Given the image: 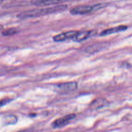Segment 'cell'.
Instances as JSON below:
<instances>
[{"instance_id": "6da1fadb", "label": "cell", "mask_w": 132, "mask_h": 132, "mask_svg": "<svg viewBox=\"0 0 132 132\" xmlns=\"http://www.w3.org/2000/svg\"><path fill=\"white\" fill-rule=\"evenodd\" d=\"M67 8V6L65 5H60L45 8L33 9L21 13L18 15V17L21 19L39 17L51 13L63 11L65 10Z\"/></svg>"}, {"instance_id": "7a4b0ae2", "label": "cell", "mask_w": 132, "mask_h": 132, "mask_svg": "<svg viewBox=\"0 0 132 132\" xmlns=\"http://www.w3.org/2000/svg\"><path fill=\"white\" fill-rule=\"evenodd\" d=\"M106 4H97L94 5H79L70 10V13L73 15H82L96 11L105 7Z\"/></svg>"}, {"instance_id": "3957f363", "label": "cell", "mask_w": 132, "mask_h": 132, "mask_svg": "<svg viewBox=\"0 0 132 132\" xmlns=\"http://www.w3.org/2000/svg\"><path fill=\"white\" fill-rule=\"evenodd\" d=\"M77 82L72 81L56 84L54 87L55 91L60 94H66L72 92L77 88Z\"/></svg>"}, {"instance_id": "277c9868", "label": "cell", "mask_w": 132, "mask_h": 132, "mask_svg": "<svg viewBox=\"0 0 132 132\" xmlns=\"http://www.w3.org/2000/svg\"><path fill=\"white\" fill-rule=\"evenodd\" d=\"M76 117L74 113H71L63 117L57 119L52 123V126L54 128H60L67 125L71 121Z\"/></svg>"}, {"instance_id": "5b68a950", "label": "cell", "mask_w": 132, "mask_h": 132, "mask_svg": "<svg viewBox=\"0 0 132 132\" xmlns=\"http://www.w3.org/2000/svg\"><path fill=\"white\" fill-rule=\"evenodd\" d=\"M77 32L78 31L71 30L61 33L53 37V40L55 42H61L68 39H73L76 35Z\"/></svg>"}, {"instance_id": "8992f818", "label": "cell", "mask_w": 132, "mask_h": 132, "mask_svg": "<svg viewBox=\"0 0 132 132\" xmlns=\"http://www.w3.org/2000/svg\"><path fill=\"white\" fill-rule=\"evenodd\" d=\"M108 103V101L106 98L100 97L94 100L90 104L89 106L92 109L96 110L107 106Z\"/></svg>"}, {"instance_id": "52a82bcc", "label": "cell", "mask_w": 132, "mask_h": 132, "mask_svg": "<svg viewBox=\"0 0 132 132\" xmlns=\"http://www.w3.org/2000/svg\"><path fill=\"white\" fill-rule=\"evenodd\" d=\"M69 2V0H35L32 4L37 6H46Z\"/></svg>"}, {"instance_id": "ba28073f", "label": "cell", "mask_w": 132, "mask_h": 132, "mask_svg": "<svg viewBox=\"0 0 132 132\" xmlns=\"http://www.w3.org/2000/svg\"><path fill=\"white\" fill-rule=\"evenodd\" d=\"M127 28V26L125 25H120L116 27H114L111 28L107 29L103 31L101 34L100 36H106V35H109L118 32L120 31H124Z\"/></svg>"}, {"instance_id": "9c48e42d", "label": "cell", "mask_w": 132, "mask_h": 132, "mask_svg": "<svg viewBox=\"0 0 132 132\" xmlns=\"http://www.w3.org/2000/svg\"><path fill=\"white\" fill-rule=\"evenodd\" d=\"M90 35L91 31H78L72 39L75 42H81L88 39Z\"/></svg>"}, {"instance_id": "30bf717a", "label": "cell", "mask_w": 132, "mask_h": 132, "mask_svg": "<svg viewBox=\"0 0 132 132\" xmlns=\"http://www.w3.org/2000/svg\"><path fill=\"white\" fill-rule=\"evenodd\" d=\"M16 32H17V30L16 29L9 28L3 31L2 32V34L3 36H11L14 34H16Z\"/></svg>"}, {"instance_id": "8fae6325", "label": "cell", "mask_w": 132, "mask_h": 132, "mask_svg": "<svg viewBox=\"0 0 132 132\" xmlns=\"http://www.w3.org/2000/svg\"><path fill=\"white\" fill-rule=\"evenodd\" d=\"M6 119H9V120H6V122L7 123H9V124H12V123H14V122H15L16 121V117L14 116H9L6 117Z\"/></svg>"}, {"instance_id": "7c38bea8", "label": "cell", "mask_w": 132, "mask_h": 132, "mask_svg": "<svg viewBox=\"0 0 132 132\" xmlns=\"http://www.w3.org/2000/svg\"><path fill=\"white\" fill-rule=\"evenodd\" d=\"M10 99L9 98H4V99H3L2 100L0 101V107L6 105V104H7L8 103H9L10 101Z\"/></svg>"}, {"instance_id": "4fadbf2b", "label": "cell", "mask_w": 132, "mask_h": 132, "mask_svg": "<svg viewBox=\"0 0 132 132\" xmlns=\"http://www.w3.org/2000/svg\"><path fill=\"white\" fill-rule=\"evenodd\" d=\"M2 28H3V26H2V25H0V30H1Z\"/></svg>"}, {"instance_id": "5bb4252c", "label": "cell", "mask_w": 132, "mask_h": 132, "mask_svg": "<svg viewBox=\"0 0 132 132\" xmlns=\"http://www.w3.org/2000/svg\"><path fill=\"white\" fill-rule=\"evenodd\" d=\"M0 2H1V1H0Z\"/></svg>"}]
</instances>
